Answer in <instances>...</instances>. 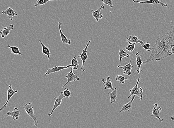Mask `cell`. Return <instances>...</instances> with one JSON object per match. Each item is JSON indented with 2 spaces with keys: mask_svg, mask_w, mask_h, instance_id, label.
<instances>
[{
  "mask_svg": "<svg viewBox=\"0 0 174 128\" xmlns=\"http://www.w3.org/2000/svg\"><path fill=\"white\" fill-rule=\"evenodd\" d=\"M9 89L7 91V101L6 102L5 104L3 106L2 108H1V109H0V111L2 110H3L4 109V108L6 107L7 106L8 102H9V101L10 100L11 98H12V97L15 94L17 93L18 92V91H17V90L14 91V90L12 89V85H9Z\"/></svg>",
  "mask_w": 174,
  "mask_h": 128,
  "instance_id": "obj_11",
  "label": "cell"
},
{
  "mask_svg": "<svg viewBox=\"0 0 174 128\" xmlns=\"http://www.w3.org/2000/svg\"><path fill=\"white\" fill-rule=\"evenodd\" d=\"M39 41L40 42V44L42 46V52L43 54L44 55L47 56L48 60H50V55L51 54L50 53V49H49L48 47H46V46L43 44L41 40H39Z\"/></svg>",
  "mask_w": 174,
  "mask_h": 128,
  "instance_id": "obj_21",
  "label": "cell"
},
{
  "mask_svg": "<svg viewBox=\"0 0 174 128\" xmlns=\"http://www.w3.org/2000/svg\"><path fill=\"white\" fill-rule=\"evenodd\" d=\"M109 97L110 98V102L112 104L115 103L116 102V98H117V88H115V90L112 92L109 93Z\"/></svg>",
  "mask_w": 174,
  "mask_h": 128,
  "instance_id": "obj_22",
  "label": "cell"
},
{
  "mask_svg": "<svg viewBox=\"0 0 174 128\" xmlns=\"http://www.w3.org/2000/svg\"><path fill=\"white\" fill-rule=\"evenodd\" d=\"M52 1H53V0H38L36 3L35 4L34 6L36 7L38 6L44 5L47 3V2Z\"/></svg>",
  "mask_w": 174,
  "mask_h": 128,
  "instance_id": "obj_27",
  "label": "cell"
},
{
  "mask_svg": "<svg viewBox=\"0 0 174 128\" xmlns=\"http://www.w3.org/2000/svg\"><path fill=\"white\" fill-rule=\"evenodd\" d=\"M171 119L172 120H174V116H172L171 117Z\"/></svg>",
  "mask_w": 174,
  "mask_h": 128,
  "instance_id": "obj_33",
  "label": "cell"
},
{
  "mask_svg": "<svg viewBox=\"0 0 174 128\" xmlns=\"http://www.w3.org/2000/svg\"><path fill=\"white\" fill-rule=\"evenodd\" d=\"M126 41L129 44L140 43L142 46L144 45V42L142 40H140L137 37L134 35H130L126 39Z\"/></svg>",
  "mask_w": 174,
  "mask_h": 128,
  "instance_id": "obj_12",
  "label": "cell"
},
{
  "mask_svg": "<svg viewBox=\"0 0 174 128\" xmlns=\"http://www.w3.org/2000/svg\"><path fill=\"white\" fill-rule=\"evenodd\" d=\"M64 98H65V96L64 95V93H63V92H62L61 95L59 96L58 97H55L54 98V106H53L51 112L50 113L48 114L49 116H51L55 109H57V108L61 105L62 102V99Z\"/></svg>",
  "mask_w": 174,
  "mask_h": 128,
  "instance_id": "obj_5",
  "label": "cell"
},
{
  "mask_svg": "<svg viewBox=\"0 0 174 128\" xmlns=\"http://www.w3.org/2000/svg\"><path fill=\"white\" fill-rule=\"evenodd\" d=\"M91 40H89L87 41V43L86 44V47L85 48L82 50V53L80 55H76V56L80 58L81 59V61L82 63V65L81 67V69L83 71H85V63L88 59V54H87V50L89 45L90 44Z\"/></svg>",
  "mask_w": 174,
  "mask_h": 128,
  "instance_id": "obj_4",
  "label": "cell"
},
{
  "mask_svg": "<svg viewBox=\"0 0 174 128\" xmlns=\"http://www.w3.org/2000/svg\"><path fill=\"white\" fill-rule=\"evenodd\" d=\"M64 96L66 98H69L71 95V92L68 88H65L63 91Z\"/></svg>",
  "mask_w": 174,
  "mask_h": 128,
  "instance_id": "obj_30",
  "label": "cell"
},
{
  "mask_svg": "<svg viewBox=\"0 0 174 128\" xmlns=\"http://www.w3.org/2000/svg\"><path fill=\"white\" fill-rule=\"evenodd\" d=\"M172 47H174V44H173L172 45Z\"/></svg>",
  "mask_w": 174,
  "mask_h": 128,
  "instance_id": "obj_34",
  "label": "cell"
},
{
  "mask_svg": "<svg viewBox=\"0 0 174 128\" xmlns=\"http://www.w3.org/2000/svg\"><path fill=\"white\" fill-rule=\"evenodd\" d=\"M13 27L14 26L13 25H10L7 27H4L3 29L1 30H0V34H2V36L5 37H6L10 33L11 31L13 30Z\"/></svg>",
  "mask_w": 174,
  "mask_h": 128,
  "instance_id": "obj_19",
  "label": "cell"
},
{
  "mask_svg": "<svg viewBox=\"0 0 174 128\" xmlns=\"http://www.w3.org/2000/svg\"><path fill=\"white\" fill-rule=\"evenodd\" d=\"M135 44H129L127 47H126V50L128 51L129 52H131L134 50L135 49Z\"/></svg>",
  "mask_w": 174,
  "mask_h": 128,
  "instance_id": "obj_29",
  "label": "cell"
},
{
  "mask_svg": "<svg viewBox=\"0 0 174 128\" xmlns=\"http://www.w3.org/2000/svg\"><path fill=\"white\" fill-rule=\"evenodd\" d=\"M133 2L134 3H137L140 4H151L153 5H161L162 6L164 7H167L168 6V4L166 3H164L158 0H149V1H134L133 0Z\"/></svg>",
  "mask_w": 174,
  "mask_h": 128,
  "instance_id": "obj_13",
  "label": "cell"
},
{
  "mask_svg": "<svg viewBox=\"0 0 174 128\" xmlns=\"http://www.w3.org/2000/svg\"><path fill=\"white\" fill-rule=\"evenodd\" d=\"M2 14L3 15H7L8 18L11 21L13 20V17L14 16H18V13L13 9L11 7L8 8L5 11L2 12Z\"/></svg>",
  "mask_w": 174,
  "mask_h": 128,
  "instance_id": "obj_14",
  "label": "cell"
},
{
  "mask_svg": "<svg viewBox=\"0 0 174 128\" xmlns=\"http://www.w3.org/2000/svg\"><path fill=\"white\" fill-rule=\"evenodd\" d=\"M62 25V23L61 22H58V29L59 31L60 35H61L62 41L63 43L68 45H71V40L67 38L66 37L64 34L61 30V26Z\"/></svg>",
  "mask_w": 174,
  "mask_h": 128,
  "instance_id": "obj_15",
  "label": "cell"
},
{
  "mask_svg": "<svg viewBox=\"0 0 174 128\" xmlns=\"http://www.w3.org/2000/svg\"><path fill=\"white\" fill-rule=\"evenodd\" d=\"M105 9V6L104 5H102L100 6V8L97 10L96 11H94L92 10H91V13L92 14V16L95 18L96 22H99V20L102 19V18L103 17V14L100 12L101 11L102 9Z\"/></svg>",
  "mask_w": 174,
  "mask_h": 128,
  "instance_id": "obj_10",
  "label": "cell"
},
{
  "mask_svg": "<svg viewBox=\"0 0 174 128\" xmlns=\"http://www.w3.org/2000/svg\"><path fill=\"white\" fill-rule=\"evenodd\" d=\"M72 67V65L71 64H70L69 65L64 66V67H59V66H56L52 68L47 69V72L44 74V77H46L49 75L52 74V73H57L59 71H62V70L69 68V67Z\"/></svg>",
  "mask_w": 174,
  "mask_h": 128,
  "instance_id": "obj_6",
  "label": "cell"
},
{
  "mask_svg": "<svg viewBox=\"0 0 174 128\" xmlns=\"http://www.w3.org/2000/svg\"><path fill=\"white\" fill-rule=\"evenodd\" d=\"M132 97L131 100L130 102L127 103L125 104L124 105H123L122 108L121 110L119 112H124L126 111H129L130 109H132V105L133 101H134V99H135L136 96H133Z\"/></svg>",
  "mask_w": 174,
  "mask_h": 128,
  "instance_id": "obj_17",
  "label": "cell"
},
{
  "mask_svg": "<svg viewBox=\"0 0 174 128\" xmlns=\"http://www.w3.org/2000/svg\"><path fill=\"white\" fill-rule=\"evenodd\" d=\"M134 53V51L133 52V55L132 56L131 59H130L129 63L123 66H121L120 65H119L117 66V67L118 68L123 70V71H124L123 72V74L126 75L130 76L132 74L131 70L133 68V67L131 65V61Z\"/></svg>",
  "mask_w": 174,
  "mask_h": 128,
  "instance_id": "obj_7",
  "label": "cell"
},
{
  "mask_svg": "<svg viewBox=\"0 0 174 128\" xmlns=\"http://www.w3.org/2000/svg\"><path fill=\"white\" fill-rule=\"evenodd\" d=\"M136 63L137 67V70L136 71L137 72L138 74H139L140 71H141V69H141V65L143 64V62L139 52H137V53H136Z\"/></svg>",
  "mask_w": 174,
  "mask_h": 128,
  "instance_id": "obj_18",
  "label": "cell"
},
{
  "mask_svg": "<svg viewBox=\"0 0 174 128\" xmlns=\"http://www.w3.org/2000/svg\"><path fill=\"white\" fill-rule=\"evenodd\" d=\"M174 41V25L171 26L168 33L157 39L155 44L151 48V53L143 65L153 61H162L169 57V53Z\"/></svg>",
  "mask_w": 174,
  "mask_h": 128,
  "instance_id": "obj_1",
  "label": "cell"
},
{
  "mask_svg": "<svg viewBox=\"0 0 174 128\" xmlns=\"http://www.w3.org/2000/svg\"><path fill=\"white\" fill-rule=\"evenodd\" d=\"M143 48L147 51L150 52L151 51V45L150 43H147L144 44L142 46Z\"/></svg>",
  "mask_w": 174,
  "mask_h": 128,
  "instance_id": "obj_31",
  "label": "cell"
},
{
  "mask_svg": "<svg viewBox=\"0 0 174 128\" xmlns=\"http://www.w3.org/2000/svg\"><path fill=\"white\" fill-rule=\"evenodd\" d=\"M110 77H108L106 78V81H105L104 79H102L104 86L105 87V89H110L113 91L115 89L113 88V85L112 82V80L110 79Z\"/></svg>",
  "mask_w": 174,
  "mask_h": 128,
  "instance_id": "obj_20",
  "label": "cell"
},
{
  "mask_svg": "<svg viewBox=\"0 0 174 128\" xmlns=\"http://www.w3.org/2000/svg\"><path fill=\"white\" fill-rule=\"evenodd\" d=\"M7 115L8 116L12 117L14 120H17L20 116V111L17 108L15 107L14 108L13 111L12 112H8L7 113Z\"/></svg>",
  "mask_w": 174,
  "mask_h": 128,
  "instance_id": "obj_16",
  "label": "cell"
},
{
  "mask_svg": "<svg viewBox=\"0 0 174 128\" xmlns=\"http://www.w3.org/2000/svg\"><path fill=\"white\" fill-rule=\"evenodd\" d=\"M119 60L120 62H121L123 58H128L130 57V55L127 52L124 51V50L123 49H120L119 50Z\"/></svg>",
  "mask_w": 174,
  "mask_h": 128,
  "instance_id": "obj_24",
  "label": "cell"
},
{
  "mask_svg": "<svg viewBox=\"0 0 174 128\" xmlns=\"http://www.w3.org/2000/svg\"><path fill=\"white\" fill-rule=\"evenodd\" d=\"M116 81L120 82V84H123L125 82L126 80H129V78H126L124 76L119 75L117 74L116 77L115 78Z\"/></svg>",
  "mask_w": 174,
  "mask_h": 128,
  "instance_id": "obj_26",
  "label": "cell"
},
{
  "mask_svg": "<svg viewBox=\"0 0 174 128\" xmlns=\"http://www.w3.org/2000/svg\"><path fill=\"white\" fill-rule=\"evenodd\" d=\"M71 71L69 72L68 75L65 77V78L68 79V81L62 87V88H64L69 83L71 82L79 81L80 79L78 76L73 72L72 68L71 67Z\"/></svg>",
  "mask_w": 174,
  "mask_h": 128,
  "instance_id": "obj_9",
  "label": "cell"
},
{
  "mask_svg": "<svg viewBox=\"0 0 174 128\" xmlns=\"http://www.w3.org/2000/svg\"><path fill=\"white\" fill-rule=\"evenodd\" d=\"M23 108L25 109V111L29 116H30L34 122V125L36 127L38 126V122L35 115L34 112V108L32 106V102H29V104L27 103L23 106Z\"/></svg>",
  "mask_w": 174,
  "mask_h": 128,
  "instance_id": "obj_3",
  "label": "cell"
},
{
  "mask_svg": "<svg viewBox=\"0 0 174 128\" xmlns=\"http://www.w3.org/2000/svg\"><path fill=\"white\" fill-rule=\"evenodd\" d=\"M162 110V108L158 106V104L155 103L153 105V109H152V114L151 115V117H154L157 118L159 120L160 122L163 121V119H161L159 116L160 112Z\"/></svg>",
  "mask_w": 174,
  "mask_h": 128,
  "instance_id": "obj_8",
  "label": "cell"
},
{
  "mask_svg": "<svg viewBox=\"0 0 174 128\" xmlns=\"http://www.w3.org/2000/svg\"><path fill=\"white\" fill-rule=\"evenodd\" d=\"M172 54H174V47H172L171 48V51L170 52L169 56L172 55Z\"/></svg>",
  "mask_w": 174,
  "mask_h": 128,
  "instance_id": "obj_32",
  "label": "cell"
},
{
  "mask_svg": "<svg viewBox=\"0 0 174 128\" xmlns=\"http://www.w3.org/2000/svg\"><path fill=\"white\" fill-rule=\"evenodd\" d=\"M7 47L11 49V52L12 54H18L20 56L22 55V54L21 52L20 51L19 48L15 46H11L9 45L7 46Z\"/></svg>",
  "mask_w": 174,
  "mask_h": 128,
  "instance_id": "obj_23",
  "label": "cell"
},
{
  "mask_svg": "<svg viewBox=\"0 0 174 128\" xmlns=\"http://www.w3.org/2000/svg\"><path fill=\"white\" fill-rule=\"evenodd\" d=\"M134 74L136 78L137 79V84H136L135 87H133L132 89L130 90V94L127 97V98L129 99L130 97L133 96H137L140 100L141 101L143 99V90L141 87H138V84L140 81V77H139L138 78H137L134 72Z\"/></svg>",
  "mask_w": 174,
  "mask_h": 128,
  "instance_id": "obj_2",
  "label": "cell"
},
{
  "mask_svg": "<svg viewBox=\"0 0 174 128\" xmlns=\"http://www.w3.org/2000/svg\"><path fill=\"white\" fill-rule=\"evenodd\" d=\"M103 3L109 5L110 8H113V1L112 0H101Z\"/></svg>",
  "mask_w": 174,
  "mask_h": 128,
  "instance_id": "obj_28",
  "label": "cell"
},
{
  "mask_svg": "<svg viewBox=\"0 0 174 128\" xmlns=\"http://www.w3.org/2000/svg\"><path fill=\"white\" fill-rule=\"evenodd\" d=\"M71 65L73 70H78V68L79 65V62L78 61L76 57H74V58L71 59Z\"/></svg>",
  "mask_w": 174,
  "mask_h": 128,
  "instance_id": "obj_25",
  "label": "cell"
}]
</instances>
